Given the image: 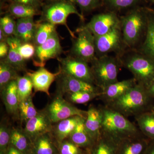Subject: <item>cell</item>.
I'll use <instances>...</instances> for the list:
<instances>
[{
  "instance_id": "6da1fadb",
  "label": "cell",
  "mask_w": 154,
  "mask_h": 154,
  "mask_svg": "<svg viewBox=\"0 0 154 154\" xmlns=\"http://www.w3.org/2000/svg\"><path fill=\"white\" fill-rule=\"evenodd\" d=\"M154 100L146 88L137 83L121 97L105 105L126 117H135L150 111L154 105Z\"/></svg>"
},
{
  "instance_id": "7a4b0ae2",
  "label": "cell",
  "mask_w": 154,
  "mask_h": 154,
  "mask_svg": "<svg viewBox=\"0 0 154 154\" xmlns=\"http://www.w3.org/2000/svg\"><path fill=\"white\" fill-rule=\"evenodd\" d=\"M101 134L118 143L121 141L143 135L137 127L127 117L107 106H101Z\"/></svg>"
},
{
  "instance_id": "3957f363",
  "label": "cell",
  "mask_w": 154,
  "mask_h": 154,
  "mask_svg": "<svg viewBox=\"0 0 154 154\" xmlns=\"http://www.w3.org/2000/svg\"><path fill=\"white\" fill-rule=\"evenodd\" d=\"M120 20L123 43L130 47L134 46L146 28V9H134Z\"/></svg>"
},
{
  "instance_id": "277c9868",
  "label": "cell",
  "mask_w": 154,
  "mask_h": 154,
  "mask_svg": "<svg viewBox=\"0 0 154 154\" xmlns=\"http://www.w3.org/2000/svg\"><path fill=\"white\" fill-rule=\"evenodd\" d=\"M91 63L95 85L101 91L118 82L117 76L120 63L117 58L104 55L96 58Z\"/></svg>"
},
{
  "instance_id": "5b68a950",
  "label": "cell",
  "mask_w": 154,
  "mask_h": 154,
  "mask_svg": "<svg viewBox=\"0 0 154 154\" xmlns=\"http://www.w3.org/2000/svg\"><path fill=\"white\" fill-rule=\"evenodd\" d=\"M124 64L132 73L137 83L146 88L154 80V60L143 54L131 55Z\"/></svg>"
},
{
  "instance_id": "8992f818",
  "label": "cell",
  "mask_w": 154,
  "mask_h": 154,
  "mask_svg": "<svg viewBox=\"0 0 154 154\" xmlns=\"http://www.w3.org/2000/svg\"><path fill=\"white\" fill-rule=\"evenodd\" d=\"M42 14L46 22L55 25L65 26L73 38L76 36L67 24L68 17L71 14H76L82 21L85 19L84 16L78 11L74 3L69 1L47 4L44 7Z\"/></svg>"
},
{
  "instance_id": "52a82bcc",
  "label": "cell",
  "mask_w": 154,
  "mask_h": 154,
  "mask_svg": "<svg viewBox=\"0 0 154 154\" xmlns=\"http://www.w3.org/2000/svg\"><path fill=\"white\" fill-rule=\"evenodd\" d=\"M78 36L73 38L72 52L74 57L89 63L96 58L95 36L85 26L77 30Z\"/></svg>"
},
{
  "instance_id": "ba28073f",
  "label": "cell",
  "mask_w": 154,
  "mask_h": 154,
  "mask_svg": "<svg viewBox=\"0 0 154 154\" xmlns=\"http://www.w3.org/2000/svg\"><path fill=\"white\" fill-rule=\"evenodd\" d=\"M45 112L52 123H57L74 116L86 119L88 114L87 111L79 109L67 102L60 94L48 106Z\"/></svg>"
},
{
  "instance_id": "9c48e42d",
  "label": "cell",
  "mask_w": 154,
  "mask_h": 154,
  "mask_svg": "<svg viewBox=\"0 0 154 154\" xmlns=\"http://www.w3.org/2000/svg\"><path fill=\"white\" fill-rule=\"evenodd\" d=\"M58 60L63 73L95 85L92 69L87 62L72 56L59 58Z\"/></svg>"
},
{
  "instance_id": "30bf717a",
  "label": "cell",
  "mask_w": 154,
  "mask_h": 154,
  "mask_svg": "<svg viewBox=\"0 0 154 154\" xmlns=\"http://www.w3.org/2000/svg\"><path fill=\"white\" fill-rule=\"evenodd\" d=\"M62 51L59 37L56 31L45 43L36 47L32 58L33 65L39 67H44L48 60L58 57Z\"/></svg>"
},
{
  "instance_id": "8fae6325",
  "label": "cell",
  "mask_w": 154,
  "mask_h": 154,
  "mask_svg": "<svg viewBox=\"0 0 154 154\" xmlns=\"http://www.w3.org/2000/svg\"><path fill=\"white\" fill-rule=\"evenodd\" d=\"M121 26V20L114 12L97 14L85 26L95 36L105 35Z\"/></svg>"
},
{
  "instance_id": "7c38bea8",
  "label": "cell",
  "mask_w": 154,
  "mask_h": 154,
  "mask_svg": "<svg viewBox=\"0 0 154 154\" xmlns=\"http://www.w3.org/2000/svg\"><path fill=\"white\" fill-rule=\"evenodd\" d=\"M122 42L121 26L114 28L105 35L95 36L96 55L99 57L116 51L119 49Z\"/></svg>"
},
{
  "instance_id": "4fadbf2b",
  "label": "cell",
  "mask_w": 154,
  "mask_h": 154,
  "mask_svg": "<svg viewBox=\"0 0 154 154\" xmlns=\"http://www.w3.org/2000/svg\"><path fill=\"white\" fill-rule=\"evenodd\" d=\"M58 89L60 94L79 92L100 93L101 90L95 85L61 73L58 76Z\"/></svg>"
},
{
  "instance_id": "5bb4252c",
  "label": "cell",
  "mask_w": 154,
  "mask_h": 154,
  "mask_svg": "<svg viewBox=\"0 0 154 154\" xmlns=\"http://www.w3.org/2000/svg\"><path fill=\"white\" fill-rule=\"evenodd\" d=\"M26 73V75L32 80L35 93L43 92L49 96L50 88L61 73V70L60 68L58 71L54 73L49 71L44 67H42L35 71H27Z\"/></svg>"
},
{
  "instance_id": "9a60e30c",
  "label": "cell",
  "mask_w": 154,
  "mask_h": 154,
  "mask_svg": "<svg viewBox=\"0 0 154 154\" xmlns=\"http://www.w3.org/2000/svg\"><path fill=\"white\" fill-rule=\"evenodd\" d=\"M52 122L45 112L38 114L26 122L24 131L28 138L36 139L52 130Z\"/></svg>"
},
{
  "instance_id": "2e32d148",
  "label": "cell",
  "mask_w": 154,
  "mask_h": 154,
  "mask_svg": "<svg viewBox=\"0 0 154 154\" xmlns=\"http://www.w3.org/2000/svg\"><path fill=\"white\" fill-rule=\"evenodd\" d=\"M149 141L143 134L125 139L117 144L116 154H146Z\"/></svg>"
},
{
  "instance_id": "e0dca14e",
  "label": "cell",
  "mask_w": 154,
  "mask_h": 154,
  "mask_svg": "<svg viewBox=\"0 0 154 154\" xmlns=\"http://www.w3.org/2000/svg\"><path fill=\"white\" fill-rule=\"evenodd\" d=\"M137 84L134 78L118 81L101 91L99 97L104 102L105 105H107L124 95Z\"/></svg>"
},
{
  "instance_id": "ac0fdd59",
  "label": "cell",
  "mask_w": 154,
  "mask_h": 154,
  "mask_svg": "<svg viewBox=\"0 0 154 154\" xmlns=\"http://www.w3.org/2000/svg\"><path fill=\"white\" fill-rule=\"evenodd\" d=\"M85 126L87 132L96 142L101 137L102 120V110L99 108L91 106L88 111Z\"/></svg>"
},
{
  "instance_id": "d6986e66",
  "label": "cell",
  "mask_w": 154,
  "mask_h": 154,
  "mask_svg": "<svg viewBox=\"0 0 154 154\" xmlns=\"http://www.w3.org/2000/svg\"><path fill=\"white\" fill-rule=\"evenodd\" d=\"M7 42L8 44V54L4 60L18 71H24L27 72L25 60L20 54L19 47L22 42L19 38L13 36L8 37Z\"/></svg>"
},
{
  "instance_id": "ffe728a7",
  "label": "cell",
  "mask_w": 154,
  "mask_h": 154,
  "mask_svg": "<svg viewBox=\"0 0 154 154\" xmlns=\"http://www.w3.org/2000/svg\"><path fill=\"white\" fill-rule=\"evenodd\" d=\"M1 92L7 111L11 114H17L19 113V102L17 80L9 83Z\"/></svg>"
},
{
  "instance_id": "44dd1931",
  "label": "cell",
  "mask_w": 154,
  "mask_h": 154,
  "mask_svg": "<svg viewBox=\"0 0 154 154\" xmlns=\"http://www.w3.org/2000/svg\"><path fill=\"white\" fill-rule=\"evenodd\" d=\"M16 23V33L14 36L19 38L22 43L33 41L36 27L33 17L18 19Z\"/></svg>"
},
{
  "instance_id": "7402d4cb",
  "label": "cell",
  "mask_w": 154,
  "mask_h": 154,
  "mask_svg": "<svg viewBox=\"0 0 154 154\" xmlns=\"http://www.w3.org/2000/svg\"><path fill=\"white\" fill-rule=\"evenodd\" d=\"M85 118H82L69 137L72 142L79 147L92 148L95 142L86 130L85 126Z\"/></svg>"
},
{
  "instance_id": "603a6c76",
  "label": "cell",
  "mask_w": 154,
  "mask_h": 154,
  "mask_svg": "<svg viewBox=\"0 0 154 154\" xmlns=\"http://www.w3.org/2000/svg\"><path fill=\"white\" fill-rule=\"evenodd\" d=\"M146 36L143 45V54L154 60V11L146 9Z\"/></svg>"
},
{
  "instance_id": "cb8c5ba5",
  "label": "cell",
  "mask_w": 154,
  "mask_h": 154,
  "mask_svg": "<svg viewBox=\"0 0 154 154\" xmlns=\"http://www.w3.org/2000/svg\"><path fill=\"white\" fill-rule=\"evenodd\" d=\"M141 133L149 140H154V113L147 111L135 116Z\"/></svg>"
},
{
  "instance_id": "d4e9b609",
  "label": "cell",
  "mask_w": 154,
  "mask_h": 154,
  "mask_svg": "<svg viewBox=\"0 0 154 154\" xmlns=\"http://www.w3.org/2000/svg\"><path fill=\"white\" fill-rule=\"evenodd\" d=\"M82 118L79 116H72L57 122L54 132L59 140L63 141L69 137Z\"/></svg>"
},
{
  "instance_id": "484cf974",
  "label": "cell",
  "mask_w": 154,
  "mask_h": 154,
  "mask_svg": "<svg viewBox=\"0 0 154 154\" xmlns=\"http://www.w3.org/2000/svg\"><path fill=\"white\" fill-rule=\"evenodd\" d=\"M56 31L55 25L47 22L36 24L33 41L35 47L45 43Z\"/></svg>"
},
{
  "instance_id": "4316f807",
  "label": "cell",
  "mask_w": 154,
  "mask_h": 154,
  "mask_svg": "<svg viewBox=\"0 0 154 154\" xmlns=\"http://www.w3.org/2000/svg\"><path fill=\"white\" fill-rule=\"evenodd\" d=\"M8 11L10 15L18 19L30 18L40 14L39 8L32 6L12 2L9 5Z\"/></svg>"
},
{
  "instance_id": "83f0119b",
  "label": "cell",
  "mask_w": 154,
  "mask_h": 154,
  "mask_svg": "<svg viewBox=\"0 0 154 154\" xmlns=\"http://www.w3.org/2000/svg\"><path fill=\"white\" fill-rule=\"evenodd\" d=\"M117 144L112 140L102 134L92 147L93 154H116Z\"/></svg>"
},
{
  "instance_id": "f1b7e54d",
  "label": "cell",
  "mask_w": 154,
  "mask_h": 154,
  "mask_svg": "<svg viewBox=\"0 0 154 154\" xmlns=\"http://www.w3.org/2000/svg\"><path fill=\"white\" fill-rule=\"evenodd\" d=\"M18 71L2 60L0 63V89L4 90L9 83L17 80L19 76Z\"/></svg>"
},
{
  "instance_id": "f546056e",
  "label": "cell",
  "mask_w": 154,
  "mask_h": 154,
  "mask_svg": "<svg viewBox=\"0 0 154 154\" xmlns=\"http://www.w3.org/2000/svg\"><path fill=\"white\" fill-rule=\"evenodd\" d=\"M28 137L22 131L17 128L11 130V143L13 146L16 148L22 153L28 151Z\"/></svg>"
},
{
  "instance_id": "4dcf8cb0",
  "label": "cell",
  "mask_w": 154,
  "mask_h": 154,
  "mask_svg": "<svg viewBox=\"0 0 154 154\" xmlns=\"http://www.w3.org/2000/svg\"><path fill=\"white\" fill-rule=\"evenodd\" d=\"M17 82L18 97L20 102L32 96L33 85L32 80L26 75L18 77Z\"/></svg>"
},
{
  "instance_id": "1f68e13d",
  "label": "cell",
  "mask_w": 154,
  "mask_h": 154,
  "mask_svg": "<svg viewBox=\"0 0 154 154\" xmlns=\"http://www.w3.org/2000/svg\"><path fill=\"white\" fill-rule=\"evenodd\" d=\"M19 113L21 120L26 122L38 114L33 103L32 96L19 102Z\"/></svg>"
},
{
  "instance_id": "d6a6232c",
  "label": "cell",
  "mask_w": 154,
  "mask_h": 154,
  "mask_svg": "<svg viewBox=\"0 0 154 154\" xmlns=\"http://www.w3.org/2000/svg\"><path fill=\"white\" fill-rule=\"evenodd\" d=\"M48 134L40 136L36 140L35 143L36 154H54L53 146Z\"/></svg>"
},
{
  "instance_id": "836d02e7",
  "label": "cell",
  "mask_w": 154,
  "mask_h": 154,
  "mask_svg": "<svg viewBox=\"0 0 154 154\" xmlns=\"http://www.w3.org/2000/svg\"><path fill=\"white\" fill-rule=\"evenodd\" d=\"M100 93L79 92L68 94L69 99L71 102L77 104H84L99 97Z\"/></svg>"
},
{
  "instance_id": "e575fe53",
  "label": "cell",
  "mask_w": 154,
  "mask_h": 154,
  "mask_svg": "<svg viewBox=\"0 0 154 154\" xmlns=\"http://www.w3.org/2000/svg\"><path fill=\"white\" fill-rule=\"evenodd\" d=\"M11 15H6L0 19V29L7 37L15 36L17 23Z\"/></svg>"
},
{
  "instance_id": "d590c367",
  "label": "cell",
  "mask_w": 154,
  "mask_h": 154,
  "mask_svg": "<svg viewBox=\"0 0 154 154\" xmlns=\"http://www.w3.org/2000/svg\"><path fill=\"white\" fill-rule=\"evenodd\" d=\"M140 0H104V2L110 8L120 11L131 8L137 5Z\"/></svg>"
},
{
  "instance_id": "8d00e7d4",
  "label": "cell",
  "mask_w": 154,
  "mask_h": 154,
  "mask_svg": "<svg viewBox=\"0 0 154 154\" xmlns=\"http://www.w3.org/2000/svg\"><path fill=\"white\" fill-rule=\"evenodd\" d=\"M11 130L5 123H2L0 126V148L1 151L5 152L11 142Z\"/></svg>"
},
{
  "instance_id": "74e56055",
  "label": "cell",
  "mask_w": 154,
  "mask_h": 154,
  "mask_svg": "<svg viewBox=\"0 0 154 154\" xmlns=\"http://www.w3.org/2000/svg\"><path fill=\"white\" fill-rule=\"evenodd\" d=\"M81 10L84 11H90L97 8L101 5L102 0H72Z\"/></svg>"
},
{
  "instance_id": "f35d334b",
  "label": "cell",
  "mask_w": 154,
  "mask_h": 154,
  "mask_svg": "<svg viewBox=\"0 0 154 154\" xmlns=\"http://www.w3.org/2000/svg\"><path fill=\"white\" fill-rule=\"evenodd\" d=\"M19 51L22 57L25 60L32 59L35 54L36 47L30 42L22 43L19 47Z\"/></svg>"
},
{
  "instance_id": "ab89813d",
  "label": "cell",
  "mask_w": 154,
  "mask_h": 154,
  "mask_svg": "<svg viewBox=\"0 0 154 154\" xmlns=\"http://www.w3.org/2000/svg\"><path fill=\"white\" fill-rule=\"evenodd\" d=\"M80 147L72 142L63 143L62 144L60 148L61 154H82Z\"/></svg>"
},
{
  "instance_id": "60d3db41",
  "label": "cell",
  "mask_w": 154,
  "mask_h": 154,
  "mask_svg": "<svg viewBox=\"0 0 154 154\" xmlns=\"http://www.w3.org/2000/svg\"><path fill=\"white\" fill-rule=\"evenodd\" d=\"M43 0H11V2L20 3L39 8L43 5Z\"/></svg>"
},
{
  "instance_id": "b9f144b4",
  "label": "cell",
  "mask_w": 154,
  "mask_h": 154,
  "mask_svg": "<svg viewBox=\"0 0 154 154\" xmlns=\"http://www.w3.org/2000/svg\"><path fill=\"white\" fill-rule=\"evenodd\" d=\"M9 47L7 41L0 42V57L6 58L8 54Z\"/></svg>"
},
{
  "instance_id": "7bdbcfd3",
  "label": "cell",
  "mask_w": 154,
  "mask_h": 154,
  "mask_svg": "<svg viewBox=\"0 0 154 154\" xmlns=\"http://www.w3.org/2000/svg\"><path fill=\"white\" fill-rule=\"evenodd\" d=\"M146 90L149 96L154 99V80L146 88Z\"/></svg>"
},
{
  "instance_id": "ee69618b",
  "label": "cell",
  "mask_w": 154,
  "mask_h": 154,
  "mask_svg": "<svg viewBox=\"0 0 154 154\" xmlns=\"http://www.w3.org/2000/svg\"><path fill=\"white\" fill-rule=\"evenodd\" d=\"M146 154H154V140H150Z\"/></svg>"
},
{
  "instance_id": "f6af8a7d",
  "label": "cell",
  "mask_w": 154,
  "mask_h": 154,
  "mask_svg": "<svg viewBox=\"0 0 154 154\" xmlns=\"http://www.w3.org/2000/svg\"><path fill=\"white\" fill-rule=\"evenodd\" d=\"M7 154H22V153L13 146L9 148Z\"/></svg>"
},
{
  "instance_id": "bcb514c9",
  "label": "cell",
  "mask_w": 154,
  "mask_h": 154,
  "mask_svg": "<svg viewBox=\"0 0 154 154\" xmlns=\"http://www.w3.org/2000/svg\"><path fill=\"white\" fill-rule=\"evenodd\" d=\"M47 2V4H51V3L57 2H65V1H69L73 3L72 0H45Z\"/></svg>"
},
{
  "instance_id": "7dc6e473",
  "label": "cell",
  "mask_w": 154,
  "mask_h": 154,
  "mask_svg": "<svg viewBox=\"0 0 154 154\" xmlns=\"http://www.w3.org/2000/svg\"><path fill=\"white\" fill-rule=\"evenodd\" d=\"M150 111L152 112L153 113H154V105L153 106V107H152V109Z\"/></svg>"
},
{
  "instance_id": "c3c4849f",
  "label": "cell",
  "mask_w": 154,
  "mask_h": 154,
  "mask_svg": "<svg viewBox=\"0 0 154 154\" xmlns=\"http://www.w3.org/2000/svg\"><path fill=\"white\" fill-rule=\"evenodd\" d=\"M2 2H6V1H9V2H11V0H2Z\"/></svg>"
},
{
  "instance_id": "681fc988",
  "label": "cell",
  "mask_w": 154,
  "mask_h": 154,
  "mask_svg": "<svg viewBox=\"0 0 154 154\" xmlns=\"http://www.w3.org/2000/svg\"><path fill=\"white\" fill-rule=\"evenodd\" d=\"M0 154H5V152H3L2 151H1V153H0Z\"/></svg>"
},
{
  "instance_id": "f907efd6",
  "label": "cell",
  "mask_w": 154,
  "mask_h": 154,
  "mask_svg": "<svg viewBox=\"0 0 154 154\" xmlns=\"http://www.w3.org/2000/svg\"><path fill=\"white\" fill-rule=\"evenodd\" d=\"M151 2H152L153 3H154V0H151Z\"/></svg>"
},
{
  "instance_id": "816d5d0a",
  "label": "cell",
  "mask_w": 154,
  "mask_h": 154,
  "mask_svg": "<svg viewBox=\"0 0 154 154\" xmlns=\"http://www.w3.org/2000/svg\"><path fill=\"white\" fill-rule=\"evenodd\" d=\"M28 154H33V153H28Z\"/></svg>"
}]
</instances>
